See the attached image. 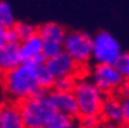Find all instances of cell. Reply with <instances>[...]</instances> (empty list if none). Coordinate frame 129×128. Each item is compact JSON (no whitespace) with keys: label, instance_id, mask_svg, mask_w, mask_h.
Listing matches in <instances>:
<instances>
[{"label":"cell","instance_id":"cell-1","mask_svg":"<svg viewBox=\"0 0 129 128\" xmlns=\"http://www.w3.org/2000/svg\"><path fill=\"white\" fill-rule=\"evenodd\" d=\"M0 85L7 100L19 104L29 97L44 94L36 78V64L33 62H24L18 67L4 72Z\"/></svg>","mask_w":129,"mask_h":128},{"label":"cell","instance_id":"cell-2","mask_svg":"<svg viewBox=\"0 0 129 128\" xmlns=\"http://www.w3.org/2000/svg\"><path fill=\"white\" fill-rule=\"evenodd\" d=\"M73 95L78 106V118L100 117L106 95L99 90L86 74H82L77 78Z\"/></svg>","mask_w":129,"mask_h":128},{"label":"cell","instance_id":"cell-3","mask_svg":"<svg viewBox=\"0 0 129 128\" xmlns=\"http://www.w3.org/2000/svg\"><path fill=\"white\" fill-rule=\"evenodd\" d=\"M18 105L21 109L24 128H44L56 113L47 97V92L29 97Z\"/></svg>","mask_w":129,"mask_h":128},{"label":"cell","instance_id":"cell-4","mask_svg":"<svg viewBox=\"0 0 129 128\" xmlns=\"http://www.w3.org/2000/svg\"><path fill=\"white\" fill-rule=\"evenodd\" d=\"M86 76L106 96L119 95L125 82V77L118 67L111 64H91L86 72Z\"/></svg>","mask_w":129,"mask_h":128},{"label":"cell","instance_id":"cell-5","mask_svg":"<svg viewBox=\"0 0 129 128\" xmlns=\"http://www.w3.org/2000/svg\"><path fill=\"white\" fill-rule=\"evenodd\" d=\"M120 42L107 31H99L92 36V64L115 65L123 55Z\"/></svg>","mask_w":129,"mask_h":128},{"label":"cell","instance_id":"cell-6","mask_svg":"<svg viewBox=\"0 0 129 128\" xmlns=\"http://www.w3.org/2000/svg\"><path fill=\"white\" fill-rule=\"evenodd\" d=\"M63 49L82 69L87 70L92 64V36L89 33L77 30L68 31Z\"/></svg>","mask_w":129,"mask_h":128},{"label":"cell","instance_id":"cell-7","mask_svg":"<svg viewBox=\"0 0 129 128\" xmlns=\"http://www.w3.org/2000/svg\"><path fill=\"white\" fill-rule=\"evenodd\" d=\"M46 67L49 68V70L51 72V74L55 78L68 77V76L79 77L82 74H86V72H87L82 69L65 51L59 54L58 57L46 60Z\"/></svg>","mask_w":129,"mask_h":128},{"label":"cell","instance_id":"cell-8","mask_svg":"<svg viewBox=\"0 0 129 128\" xmlns=\"http://www.w3.org/2000/svg\"><path fill=\"white\" fill-rule=\"evenodd\" d=\"M100 119L104 124L121 128L124 127V114L123 105L119 95H109L106 96L104 105L101 108Z\"/></svg>","mask_w":129,"mask_h":128},{"label":"cell","instance_id":"cell-9","mask_svg":"<svg viewBox=\"0 0 129 128\" xmlns=\"http://www.w3.org/2000/svg\"><path fill=\"white\" fill-rule=\"evenodd\" d=\"M47 97L58 113L78 118V106L73 92H59V91H49Z\"/></svg>","mask_w":129,"mask_h":128},{"label":"cell","instance_id":"cell-10","mask_svg":"<svg viewBox=\"0 0 129 128\" xmlns=\"http://www.w3.org/2000/svg\"><path fill=\"white\" fill-rule=\"evenodd\" d=\"M0 128H24L21 109L17 103H0Z\"/></svg>","mask_w":129,"mask_h":128},{"label":"cell","instance_id":"cell-11","mask_svg":"<svg viewBox=\"0 0 129 128\" xmlns=\"http://www.w3.org/2000/svg\"><path fill=\"white\" fill-rule=\"evenodd\" d=\"M44 41L39 33H36L31 37L19 42V55L22 63L24 62H33L39 55L42 54Z\"/></svg>","mask_w":129,"mask_h":128},{"label":"cell","instance_id":"cell-12","mask_svg":"<svg viewBox=\"0 0 129 128\" xmlns=\"http://www.w3.org/2000/svg\"><path fill=\"white\" fill-rule=\"evenodd\" d=\"M22 63L19 55V42H8L0 50V69L8 72Z\"/></svg>","mask_w":129,"mask_h":128},{"label":"cell","instance_id":"cell-13","mask_svg":"<svg viewBox=\"0 0 129 128\" xmlns=\"http://www.w3.org/2000/svg\"><path fill=\"white\" fill-rule=\"evenodd\" d=\"M37 33L42 41H55V42H63L68 31L64 26L56 22H46L37 27Z\"/></svg>","mask_w":129,"mask_h":128},{"label":"cell","instance_id":"cell-14","mask_svg":"<svg viewBox=\"0 0 129 128\" xmlns=\"http://www.w3.org/2000/svg\"><path fill=\"white\" fill-rule=\"evenodd\" d=\"M36 78H37V83H39V86H40V88L42 91L49 92V91L52 90V86H54V82H55V77L51 74V72L46 67V63L36 64Z\"/></svg>","mask_w":129,"mask_h":128},{"label":"cell","instance_id":"cell-15","mask_svg":"<svg viewBox=\"0 0 129 128\" xmlns=\"http://www.w3.org/2000/svg\"><path fill=\"white\" fill-rule=\"evenodd\" d=\"M44 128H79V120L78 118L69 117L61 113H55L51 120L47 123Z\"/></svg>","mask_w":129,"mask_h":128},{"label":"cell","instance_id":"cell-16","mask_svg":"<svg viewBox=\"0 0 129 128\" xmlns=\"http://www.w3.org/2000/svg\"><path fill=\"white\" fill-rule=\"evenodd\" d=\"M17 23L14 13L9 3L0 0V27L3 28H12Z\"/></svg>","mask_w":129,"mask_h":128},{"label":"cell","instance_id":"cell-17","mask_svg":"<svg viewBox=\"0 0 129 128\" xmlns=\"http://www.w3.org/2000/svg\"><path fill=\"white\" fill-rule=\"evenodd\" d=\"M77 78L78 77H76V76L55 78L52 90L59 91V92H73V90L76 87V83H77Z\"/></svg>","mask_w":129,"mask_h":128},{"label":"cell","instance_id":"cell-18","mask_svg":"<svg viewBox=\"0 0 129 128\" xmlns=\"http://www.w3.org/2000/svg\"><path fill=\"white\" fill-rule=\"evenodd\" d=\"M13 28L15 30V32L18 35L19 42L37 33V27L31 24V23H27V22H17L13 26Z\"/></svg>","mask_w":129,"mask_h":128},{"label":"cell","instance_id":"cell-19","mask_svg":"<svg viewBox=\"0 0 129 128\" xmlns=\"http://www.w3.org/2000/svg\"><path fill=\"white\" fill-rule=\"evenodd\" d=\"M64 51L63 49V42H55V41H44V47H42V55L45 57L46 60L58 57L59 54Z\"/></svg>","mask_w":129,"mask_h":128},{"label":"cell","instance_id":"cell-20","mask_svg":"<svg viewBox=\"0 0 129 128\" xmlns=\"http://www.w3.org/2000/svg\"><path fill=\"white\" fill-rule=\"evenodd\" d=\"M115 65L121 72V74L125 78H128L129 77V53H123V55L120 57L119 62Z\"/></svg>","mask_w":129,"mask_h":128},{"label":"cell","instance_id":"cell-21","mask_svg":"<svg viewBox=\"0 0 129 128\" xmlns=\"http://www.w3.org/2000/svg\"><path fill=\"white\" fill-rule=\"evenodd\" d=\"M123 105V114H124V128H129V96L120 97Z\"/></svg>","mask_w":129,"mask_h":128},{"label":"cell","instance_id":"cell-22","mask_svg":"<svg viewBox=\"0 0 129 128\" xmlns=\"http://www.w3.org/2000/svg\"><path fill=\"white\" fill-rule=\"evenodd\" d=\"M79 120V125H83V127H91V125H97L101 122L100 117H86V118H78Z\"/></svg>","mask_w":129,"mask_h":128},{"label":"cell","instance_id":"cell-23","mask_svg":"<svg viewBox=\"0 0 129 128\" xmlns=\"http://www.w3.org/2000/svg\"><path fill=\"white\" fill-rule=\"evenodd\" d=\"M8 28L0 27V50L8 44Z\"/></svg>","mask_w":129,"mask_h":128},{"label":"cell","instance_id":"cell-24","mask_svg":"<svg viewBox=\"0 0 129 128\" xmlns=\"http://www.w3.org/2000/svg\"><path fill=\"white\" fill-rule=\"evenodd\" d=\"M8 41L9 42H19V39H18V35L15 32V30L12 27V28H8Z\"/></svg>","mask_w":129,"mask_h":128},{"label":"cell","instance_id":"cell-25","mask_svg":"<svg viewBox=\"0 0 129 128\" xmlns=\"http://www.w3.org/2000/svg\"><path fill=\"white\" fill-rule=\"evenodd\" d=\"M79 128H105V125L102 123L97 124V125H91V127H83V125H79Z\"/></svg>","mask_w":129,"mask_h":128},{"label":"cell","instance_id":"cell-26","mask_svg":"<svg viewBox=\"0 0 129 128\" xmlns=\"http://www.w3.org/2000/svg\"><path fill=\"white\" fill-rule=\"evenodd\" d=\"M124 85H125V86L129 88V77H128V78H125V82H124Z\"/></svg>","mask_w":129,"mask_h":128},{"label":"cell","instance_id":"cell-27","mask_svg":"<svg viewBox=\"0 0 129 128\" xmlns=\"http://www.w3.org/2000/svg\"><path fill=\"white\" fill-rule=\"evenodd\" d=\"M2 76H3V70L0 69V78H2Z\"/></svg>","mask_w":129,"mask_h":128},{"label":"cell","instance_id":"cell-28","mask_svg":"<svg viewBox=\"0 0 129 128\" xmlns=\"http://www.w3.org/2000/svg\"><path fill=\"white\" fill-rule=\"evenodd\" d=\"M121 128H124V127H121Z\"/></svg>","mask_w":129,"mask_h":128}]
</instances>
